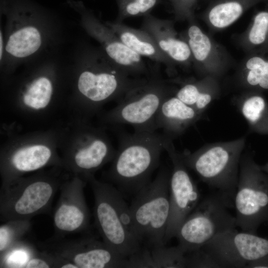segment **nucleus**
Instances as JSON below:
<instances>
[{"instance_id":"obj_17","label":"nucleus","mask_w":268,"mask_h":268,"mask_svg":"<svg viewBox=\"0 0 268 268\" xmlns=\"http://www.w3.org/2000/svg\"><path fill=\"white\" fill-rule=\"evenodd\" d=\"M202 247L219 268H247L268 256V239L236 229L217 235Z\"/></svg>"},{"instance_id":"obj_20","label":"nucleus","mask_w":268,"mask_h":268,"mask_svg":"<svg viewBox=\"0 0 268 268\" xmlns=\"http://www.w3.org/2000/svg\"><path fill=\"white\" fill-rule=\"evenodd\" d=\"M141 28L155 40L161 50L172 61L187 62L192 55L186 41L177 38L170 21L150 14L143 16Z\"/></svg>"},{"instance_id":"obj_1","label":"nucleus","mask_w":268,"mask_h":268,"mask_svg":"<svg viewBox=\"0 0 268 268\" xmlns=\"http://www.w3.org/2000/svg\"><path fill=\"white\" fill-rule=\"evenodd\" d=\"M148 78L132 76L114 63L100 48L82 49L69 70L68 106L72 117L89 120L106 103L118 102Z\"/></svg>"},{"instance_id":"obj_13","label":"nucleus","mask_w":268,"mask_h":268,"mask_svg":"<svg viewBox=\"0 0 268 268\" xmlns=\"http://www.w3.org/2000/svg\"><path fill=\"white\" fill-rule=\"evenodd\" d=\"M94 197L95 223L103 241L115 251L129 257L140 249V242L123 225L116 202L117 190L92 176L87 180Z\"/></svg>"},{"instance_id":"obj_26","label":"nucleus","mask_w":268,"mask_h":268,"mask_svg":"<svg viewBox=\"0 0 268 268\" xmlns=\"http://www.w3.org/2000/svg\"><path fill=\"white\" fill-rule=\"evenodd\" d=\"M30 220H13L4 222L0 227V255H2L30 231Z\"/></svg>"},{"instance_id":"obj_29","label":"nucleus","mask_w":268,"mask_h":268,"mask_svg":"<svg viewBox=\"0 0 268 268\" xmlns=\"http://www.w3.org/2000/svg\"><path fill=\"white\" fill-rule=\"evenodd\" d=\"M37 250L36 247L22 240L0 255V268H24Z\"/></svg>"},{"instance_id":"obj_35","label":"nucleus","mask_w":268,"mask_h":268,"mask_svg":"<svg viewBox=\"0 0 268 268\" xmlns=\"http://www.w3.org/2000/svg\"><path fill=\"white\" fill-rule=\"evenodd\" d=\"M247 268H268V256L258 261L249 264Z\"/></svg>"},{"instance_id":"obj_14","label":"nucleus","mask_w":268,"mask_h":268,"mask_svg":"<svg viewBox=\"0 0 268 268\" xmlns=\"http://www.w3.org/2000/svg\"><path fill=\"white\" fill-rule=\"evenodd\" d=\"M67 3L79 14L84 30L99 43L105 54L118 67L135 77L145 75L148 78L154 72L147 67L141 56L127 47L82 1L68 0Z\"/></svg>"},{"instance_id":"obj_36","label":"nucleus","mask_w":268,"mask_h":268,"mask_svg":"<svg viewBox=\"0 0 268 268\" xmlns=\"http://www.w3.org/2000/svg\"><path fill=\"white\" fill-rule=\"evenodd\" d=\"M262 170L268 174V162L263 165H261Z\"/></svg>"},{"instance_id":"obj_37","label":"nucleus","mask_w":268,"mask_h":268,"mask_svg":"<svg viewBox=\"0 0 268 268\" xmlns=\"http://www.w3.org/2000/svg\"><path fill=\"white\" fill-rule=\"evenodd\" d=\"M267 221H268V218H267Z\"/></svg>"},{"instance_id":"obj_24","label":"nucleus","mask_w":268,"mask_h":268,"mask_svg":"<svg viewBox=\"0 0 268 268\" xmlns=\"http://www.w3.org/2000/svg\"><path fill=\"white\" fill-rule=\"evenodd\" d=\"M263 0H224L218 2L209 10L208 15L209 20L215 27H226L242 15L245 7Z\"/></svg>"},{"instance_id":"obj_19","label":"nucleus","mask_w":268,"mask_h":268,"mask_svg":"<svg viewBox=\"0 0 268 268\" xmlns=\"http://www.w3.org/2000/svg\"><path fill=\"white\" fill-rule=\"evenodd\" d=\"M202 115L175 95H170L163 101L157 114V129H161L163 134L173 140L201 118Z\"/></svg>"},{"instance_id":"obj_3","label":"nucleus","mask_w":268,"mask_h":268,"mask_svg":"<svg viewBox=\"0 0 268 268\" xmlns=\"http://www.w3.org/2000/svg\"><path fill=\"white\" fill-rule=\"evenodd\" d=\"M69 71L52 59L32 64L19 74L4 80L5 101L13 111L29 118L49 114L68 87Z\"/></svg>"},{"instance_id":"obj_27","label":"nucleus","mask_w":268,"mask_h":268,"mask_svg":"<svg viewBox=\"0 0 268 268\" xmlns=\"http://www.w3.org/2000/svg\"><path fill=\"white\" fill-rule=\"evenodd\" d=\"M246 67V80L248 85L260 90H268V58L254 56L247 61Z\"/></svg>"},{"instance_id":"obj_31","label":"nucleus","mask_w":268,"mask_h":268,"mask_svg":"<svg viewBox=\"0 0 268 268\" xmlns=\"http://www.w3.org/2000/svg\"><path fill=\"white\" fill-rule=\"evenodd\" d=\"M77 268L73 264L52 253L38 250L24 268Z\"/></svg>"},{"instance_id":"obj_5","label":"nucleus","mask_w":268,"mask_h":268,"mask_svg":"<svg viewBox=\"0 0 268 268\" xmlns=\"http://www.w3.org/2000/svg\"><path fill=\"white\" fill-rule=\"evenodd\" d=\"M69 175L62 167H52L1 186L0 221L30 220L35 215L47 212L57 192Z\"/></svg>"},{"instance_id":"obj_12","label":"nucleus","mask_w":268,"mask_h":268,"mask_svg":"<svg viewBox=\"0 0 268 268\" xmlns=\"http://www.w3.org/2000/svg\"><path fill=\"white\" fill-rule=\"evenodd\" d=\"M229 207L217 193L199 203L176 232L179 248L187 254L203 247L217 235L236 229V218Z\"/></svg>"},{"instance_id":"obj_23","label":"nucleus","mask_w":268,"mask_h":268,"mask_svg":"<svg viewBox=\"0 0 268 268\" xmlns=\"http://www.w3.org/2000/svg\"><path fill=\"white\" fill-rule=\"evenodd\" d=\"M236 106L250 131L268 135V102L261 93L253 92L244 96L237 101Z\"/></svg>"},{"instance_id":"obj_15","label":"nucleus","mask_w":268,"mask_h":268,"mask_svg":"<svg viewBox=\"0 0 268 268\" xmlns=\"http://www.w3.org/2000/svg\"><path fill=\"white\" fill-rule=\"evenodd\" d=\"M39 250L57 255L77 268H128V257L118 253L104 241L92 238L68 239L53 237L37 242Z\"/></svg>"},{"instance_id":"obj_34","label":"nucleus","mask_w":268,"mask_h":268,"mask_svg":"<svg viewBox=\"0 0 268 268\" xmlns=\"http://www.w3.org/2000/svg\"><path fill=\"white\" fill-rule=\"evenodd\" d=\"M172 4L174 12L177 15H190L192 7L196 0H168Z\"/></svg>"},{"instance_id":"obj_16","label":"nucleus","mask_w":268,"mask_h":268,"mask_svg":"<svg viewBox=\"0 0 268 268\" xmlns=\"http://www.w3.org/2000/svg\"><path fill=\"white\" fill-rule=\"evenodd\" d=\"M165 150L172 162L173 168L169 181L170 215L164 244L173 237L183 221L199 203V189L190 176L181 153L175 148L172 140H169Z\"/></svg>"},{"instance_id":"obj_8","label":"nucleus","mask_w":268,"mask_h":268,"mask_svg":"<svg viewBox=\"0 0 268 268\" xmlns=\"http://www.w3.org/2000/svg\"><path fill=\"white\" fill-rule=\"evenodd\" d=\"M48 167L63 168L58 128L12 136L0 147L1 186Z\"/></svg>"},{"instance_id":"obj_10","label":"nucleus","mask_w":268,"mask_h":268,"mask_svg":"<svg viewBox=\"0 0 268 268\" xmlns=\"http://www.w3.org/2000/svg\"><path fill=\"white\" fill-rule=\"evenodd\" d=\"M170 177L168 170H161L153 181L137 192L130 206L139 241L145 240L152 247L165 245L170 215Z\"/></svg>"},{"instance_id":"obj_22","label":"nucleus","mask_w":268,"mask_h":268,"mask_svg":"<svg viewBox=\"0 0 268 268\" xmlns=\"http://www.w3.org/2000/svg\"><path fill=\"white\" fill-rule=\"evenodd\" d=\"M129 268H186V254L179 248L164 245L139 250L128 257Z\"/></svg>"},{"instance_id":"obj_25","label":"nucleus","mask_w":268,"mask_h":268,"mask_svg":"<svg viewBox=\"0 0 268 268\" xmlns=\"http://www.w3.org/2000/svg\"><path fill=\"white\" fill-rule=\"evenodd\" d=\"M175 95L202 114L214 97L211 92L205 91L201 84L194 82L185 83L177 91Z\"/></svg>"},{"instance_id":"obj_32","label":"nucleus","mask_w":268,"mask_h":268,"mask_svg":"<svg viewBox=\"0 0 268 268\" xmlns=\"http://www.w3.org/2000/svg\"><path fill=\"white\" fill-rule=\"evenodd\" d=\"M248 37L254 46H263L268 42V10L260 11L255 15Z\"/></svg>"},{"instance_id":"obj_18","label":"nucleus","mask_w":268,"mask_h":268,"mask_svg":"<svg viewBox=\"0 0 268 268\" xmlns=\"http://www.w3.org/2000/svg\"><path fill=\"white\" fill-rule=\"evenodd\" d=\"M86 183L79 176L71 174L63 181L53 216L54 236L64 237L88 228L90 216L84 194Z\"/></svg>"},{"instance_id":"obj_11","label":"nucleus","mask_w":268,"mask_h":268,"mask_svg":"<svg viewBox=\"0 0 268 268\" xmlns=\"http://www.w3.org/2000/svg\"><path fill=\"white\" fill-rule=\"evenodd\" d=\"M237 226L257 234L268 216V174L250 152L244 151L240 163L238 183L233 200Z\"/></svg>"},{"instance_id":"obj_6","label":"nucleus","mask_w":268,"mask_h":268,"mask_svg":"<svg viewBox=\"0 0 268 268\" xmlns=\"http://www.w3.org/2000/svg\"><path fill=\"white\" fill-rule=\"evenodd\" d=\"M168 140L156 132L124 135L107 173L108 178L126 191L137 193L150 182Z\"/></svg>"},{"instance_id":"obj_2","label":"nucleus","mask_w":268,"mask_h":268,"mask_svg":"<svg viewBox=\"0 0 268 268\" xmlns=\"http://www.w3.org/2000/svg\"><path fill=\"white\" fill-rule=\"evenodd\" d=\"M6 18L4 51L0 60L4 80L20 64L38 58L53 41L55 28L49 11L31 0H2Z\"/></svg>"},{"instance_id":"obj_30","label":"nucleus","mask_w":268,"mask_h":268,"mask_svg":"<svg viewBox=\"0 0 268 268\" xmlns=\"http://www.w3.org/2000/svg\"><path fill=\"white\" fill-rule=\"evenodd\" d=\"M187 41L194 58L203 61L208 56L211 48L209 38L196 25L190 26L187 31Z\"/></svg>"},{"instance_id":"obj_7","label":"nucleus","mask_w":268,"mask_h":268,"mask_svg":"<svg viewBox=\"0 0 268 268\" xmlns=\"http://www.w3.org/2000/svg\"><path fill=\"white\" fill-rule=\"evenodd\" d=\"M246 138L208 143L194 152L185 150L180 153L188 169L195 172L200 179L214 189L233 206L238 183L240 163Z\"/></svg>"},{"instance_id":"obj_9","label":"nucleus","mask_w":268,"mask_h":268,"mask_svg":"<svg viewBox=\"0 0 268 268\" xmlns=\"http://www.w3.org/2000/svg\"><path fill=\"white\" fill-rule=\"evenodd\" d=\"M166 80L155 72L146 82L133 89L101 117L103 124H128L135 132L154 133L156 117L163 101L172 95Z\"/></svg>"},{"instance_id":"obj_21","label":"nucleus","mask_w":268,"mask_h":268,"mask_svg":"<svg viewBox=\"0 0 268 268\" xmlns=\"http://www.w3.org/2000/svg\"><path fill=\"white\" fill-rule=\"evenodd\" d=\"M122 41L130 49L141 57L165 65L170 69L172 61L159 48L154 38L146 31L134 28L123 23L106 21Z\"/></svg>"},{"instance_id":"obj_4","label":"nucleus","mask_w":268,"mask_h":268,"mask_svg":"<svg viewBox=\"0 0 268 268\" xmlns=\"http://www.w3.org/2000/svg\"><path fill=\"white\" fill-rule=\"evenodd\" d=\"M58 131L63 168L86 182L116 155L117 150L105 130L92 125L89 120L71 117Z\"/></svg>"},{"instance_id":"obj_28","label":"nucleus","mask_w":268,"mask_h":268,"mask_svg":"<svg viewBox=\"0 0 268 268\" xmlns=\"http://www.w3.org/2000/svg\"><path fill=\"white\" fill-rule=\"evenodd\" d=\"M118 6V15L114 21L117 23L128 18L144 16L162 2V0H115Z\"/></svg>"},{"instance_id":"obj_33","label":"nucleus","mask_w":268,"mask_h":268,"mask_svg":"<svg viewBox=\"0 0 268 268\" xmlns=\"http://www.w3.org/2000/svg\"><path fill=\"white\" fill-rule=\"evenodd\" d=\"M186 268H219L216 262L202 247L186 254Z\"/></svg>"}]
</instances>
